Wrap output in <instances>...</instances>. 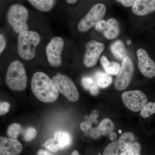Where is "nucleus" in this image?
Returning a JSON list of instances; mask_svg holds the SVG:
<instances>
[{"label": "nucleus", "mask_w": 155, "mask_h": 155, "mask_svg": "<svg viewBox=\"0 0 155 155\" xmlns=\"http://www.w3.org/2000/svg\"><path fill=\"white\" fill-rule=\"evenodd\" d=\"M92 122L90 121H86L82 122L80 125L81 129L84 131H86L91 128Z\"/></svg>", "instance_id": "31"}, {"label": "nucleus", "mask_w": 155, "mask_h": 155, "mask_svg": "<svg viewBox=\"0 0 155 155\" xmlns=\"http://www.w3.org/2000/svg\"><path fill=\"white\" fill-rule=\"evenodd\" d=\"M31 89L37 98L42 102H54L59 97V91L52 80L44 72H37L34 74Z\"/></svg>", "instance_id": "1"}, {"label": "nucleus", "mask_w": 155, "mask_h": 155, "mask_svg": "<svg viewBox=\"0 0 155 155\" xmlns=\"http://www.w3.org/2000/svg\"><path fill=\"white\" fill-rule=\"evenodd\" d=\"M132 10L138 16H144L153 13L155 11V0H136Z\"/></svg>", "instance_id": "13"}, {"label": "nucleus", "mask_w": 155, "mask_h": 155, "mask_svg": "<svg viewBox=\"0 0 155 155\" xmlns=\"http://www.w3.org/2000/svg\"><path fill=\"white\" fill-rule=\"evenodd\" d=\"M138 59V66L142 74L148 78H153L155 75V62L151 59L146 51L142 48L137 52Z\"/></svg>", "instance_id": "11"}, {"label": "nucleus", "mask_w": 155, "mask_h": 155, "mask_svg": "<svg viewBox=\"0 0 155 155\" xmlns=\"http://www.w3.org/2000/svg\"><path fill=\"white\" fill-rule=\"evenodd\" d=\"M141 147L138 143H134L130 144L125 150L121 154V155H140Z\"/></svg>", "instance_id": "23"}, {"label": "nucleus", "mask_w": 155, "mask_h": 155, "mask_svg": "<svg viewBox=\"0 0 155 155\" xmlns=\"http://www.w3.org/2000/svg\"><path fill=\"white\" fill-rule=\"evenodd\" d=\"M98 112L97 110L93 111L91 115L90 119L92 121H93L94 123H97L98 121L96 119V118L98 116Z\"/></svg>", "instance_id": "34"}, {"label": "nucleus", "mask_w": 155, "mask_h": 155, "mask_svg": "<svg viewBox=\"0 0 155 155\" xmlns=\"http://www.w3.org/2000/svg\"><path fill=\"white\" fill-rule=\"evenodd\" d=\"M33 7L38 11L48 12L54 8L57 0H27Z\"/></svg>", "instance_id": "16"}, {"label": "nucleus", "mask_w": 155, "mask_h": 155, "mask_svg": "<svg viewBox=\"0 0 155 155\" xmlns=\"http://www.w3.org/2000/svg\"><path fill=\"white\" fill-rule=\"evenodd\" d=\"M119 148L118 141L113 142L108 145L104 151L103 155H118Z\"/></svg>", "instance_id": "27"}, {"label": "nucleus", "mask_w": 155, "mask_h": 155, "mask_svg": "<svg viewBox=\"0 0 155 155\" xmlns=\"http://www.w3.org/2000/svg\"><path fill=\"white\" fill-rule=\"evenodd\" d=\"M7 43L5 36L2 34L0 33V55L6 48Z\"/></svg>", "instance_id": "30"}, {"label": "nucleus", "mask_w": 155, "mask_h": 155, "mask_svg": "<svg viewBox=\"0 0 155 155\" xmlns=\"http://www.w3.org/2000/svg\"><path fill=\"white\" fill-rule=\"evenodd\" d=\"M110 139L112 142L116 141L117 135L115 132H111L110 134Z\"/></svg>", "instance_id": "36"}, {"label": "nucleus", "mask_w": 155, "mask_h": 155, "mask_svg": "<svg viewBox=\"0 0 155 155\" xmlns=\"http://www.w3.org/2000/svg\"><path fill=\"white\" fill-rule=\"evenodd\" d=\"M90 135L91 137L94 139H98L101 137V133L98 127L93 128L90 132Z\"/></svg>", "instance_id": "32"}, {"label": "nucleus", "mask_w": 155, "mask_h": 155, "mask_svg": "<svg viewBox=\"0 0 155 155\" xmlns=\"http://www.w3.org/2000/svg\"><path fill=\"white\" fill-rule=\"evenodd\" d=\"M40 41L41 37L36 31L28 30L19 33L17 46L19 56L26 61L33 59L36 54V48Z\"/></svg>", "instance_id": "2"}, {"label": "nucleus", "mask_w": 155, "mask_h": 155, "mask_svg": "<svg viewBox=\"0 0 155 155\" xmlns=\"http://www.w3.org/2000/svg\"><path fill=\"white\" fill-rule=\"evenodd\" d=\"M117 2L121 3L122 5L125 7H131L136 0H116Z\"/></svg>", "instance_id": "33"}, {"label": "nucleus", "mask_w": 155, "mask_h": 155, "mask_svg": "<svg viewBox=\"0 0 155 155\" xmlns=\"http://www.w3.org/2000/svg\"><path fill=\"white\" fill-rule=\"evenodd\" d=\"M111 51L114 56L117 59L123 60L127 57V52L124 43L121 40H118L114 43L111 46Z\"/></svg>", "instance_id": "17"}, {"label": "nucleus", "mask_w": 155, "mask_h": 155, "mask_svg": "<svg viewBox=\"0 0 155 155\" xmlns=\"http://www.w3.org/2000/svg\"><path fill=\"white\" fill-rule=\"evenodd\" d=\"M5 81L12 90L20 91L25 90L27 86V77L24 64L18 61L12 62L8 68Z\"/></svg>", "instance_id": "3"}, {"label": "nucleus", "mask_w": 155, "mask_h": 155, "mask_svg": "<svg viewBox=\"0 0 155 155\" xmlns=\"http://www.w3.org/2000/svg\"><path fill=\"white\" fill-rule=\"evenodd\" d=\"M58 91L70 102L77 101L79 94L75 84L67 75L58 73L52 78Z\"/></svg>", "instance_id": "6"}, {"label": "nucleus", "mask_w": 155, "mask_h": 155, "mask_svg": "<svg viewBox=\"0 0 155 155\" xmlns=\"http://www.w3.org/2000/svg\"><path fill=\"white\" fill-rule=\"evenodd\" d=\"M106 7L104 4H97L90 9L78 25V29L81 32H86L96 25L104 17Z\"/></svg>", "instance_id": "5"}, {"label": "nucleus", "mask_w": 155, "mask_h": 155, "mask_svg": "<svg viewBox=\"0 0 155 155\" xmlns=\"http://www.w3.org/2000/svg\"><path fill=\"white\" fill-rule=\"evenodd\" d=\"M86 49L84 64L85 67L90 68L97 63L101 54L105 49V45L100 42L91 41L86 45Z\"/></svg>", "instance_id": "10"}, {"label": "nucleus", "mask_w": 155, "mask_h": 155, "mask_svg": "<svg viewBox=\"0 0 155 155\" xmlns=\"http://www.w3.org/2000/svg\"><path fill=\"white\" fill-rule=\"evenodd\" d=\"M98 128L101 134L103 136H105L110 134L114 130L115 126L110 119H105L101 122Z\"/></svg>", "instance_id": "21"}, {"label": "nucleus", "mask_w": 155, "mask_h": 155, "mask_svg": "<svg viewBox=\"0 0 155 155\" xmlns=\"http://www.w3.org/2000/svg\"><path fill=\"white\" fill-rule=\"evenodd\" d=\"M72 155H79V153L78 152V151L77 150H74V151L72 152V153H71V154Z\"/></svg>", "instance_id": "38"}, {"label": "nucleus", "mask_w": 155, "mask_h": 155, "mask_svg": "<svg viewBox=\"0 0 155 155\" xmlns=\"http://www.w3.org/2000/svg\"><path fill=\"white\" fill-rule=\"evenodd\" d=\"M23 131V128L19 123H14L11 124L8 127L7 135L11 138L17 139L19 136Z\"/></svg>", "instance_id": "22"}, {"label": "nucleus", "mask_w": 155, "mask_h": 155, "mask_svg": "<svg viewBox=\"0 0 155 155\" xmlns=\"http://www.w3.org/2000/svg\"><path fill=\"white\" fill-rule=\"evenodd\" d=\"M134 138L135 137L132 132H125L123 134L118 140L119 150L122 151L125 150L127 147L132 143Z\"/></svg>", "instance_id": "20"}, {"label": "nucleus", "mask_w": 155, "mask_h": 155, "mask_svg": "<svg viewBox=\"0 0 155 155\" xmlns=\"http://www.w3.org/2000/svg\"><path fill=\"white\" fill-rule=\"evenodd\" d=\"M64 46V40L60 37L52 38L47 46L46 54L48 62L52 67H58L62 64V53Z\"/></svg>", "instance_id": "8"}, {"label": "nucleus", "mask_w": 155, "mask_h": 155, "mask_svg": "<svg viewBox=\"0 0 155 155\" xmlns=\"http://www.w3.org/2000/svg\"><path fill=\"white\" fill-rule=\"evenodd\" d=\"M82 86L85 89L90 90L92 87L97 86L95 77L94 76H85L81 79Z\"/></svg>", "instance_id": "25"}, {"label": "nucleus", "mask_w": 155, "mask_h": 155, "mask_svg": "<svg viewBox=\"0 0 155 155\" xmlns=\"http://www.w3.org/2000/svg\"><path fill=\"white\" fill-rule=\"evenodd\" d=\"M45 148L53 153H57L59 150L58 144L54 138H51L46 141L44 144Z\"/></svg>", "instance_id": "28"}, {"label": "nucleus", "mask_w": 155, "mask_h": 155, "mask_svg": "<svg viewBox=\"0 0 155 155\" xmlns=\"http://www.w3.org/2000/svg\"><path fill=\"white\" fill-rule=\"evenodd\" d=\"M134 65L131 59L126 57L122 60V66L115 81L114 86L118 91L127 88L132 80L134 72Z\"/></svg>", "instance_id": "7"}, {"label": "nucleus", "mask_w": 155, "mask_h": 155, "mask_svg": "<svg viewBox=\"0 0 155 155\" xmlns=\"http://www.w3.org/2000/svg\"><path fill=\"white\" fill-rule=\"evenodd\" d=\"M37 155H52V154L51 153L49 152L48 151L45 150H40L38 151V152L37 153Z\"/></svg>", "instance_id": "35"}, {"label": "nucleus", "mask_w": 155, "mask_h": 155, "mask_svg": "<svg viewBox=\"0 0 155 155\" xmlns=\"http://www.w3.org/2000/svg\"><path fill=\"white\" fill-rule=\"evenodd\" d=\"M119 134H121L122 132V131L121 130H119Z\"/></svg>", "instance_id": "40"}, {"label": "nucleus", "mask_w": 155, "mask_h": 155, "mask_svg": "<svg viewBox=\"0 0 155 155\" xmlns=\"http://www.w3.org/2000/svg\"><path fill=\"white\" fill-rule=\"evenodd\" d=\"M155 113V104L150 102L142 109L140 116L143 118L149 117Z\"/></svg>", "instance_id": "24"}, {"label": "nucleus", "mask_w": 155, "mask_h": 155, "mask_svg": "<svg viewBox=\"0 0 155 155\" xmlns=\"http://www.w3.org/2000/svg\"><path fill=\"white\" fill-rule=\"evenodd\" d=\"M131 42L130 40H128L127 42V45H130L131 44Z\"/></svg>", "instance_id": "39"}, {"label": "nucleus", "mask_w": 155, "mask_h": 155, "mask_svg": "<svg viewBox=\"0 0 155 155\" xmlns=\"http://www.w3.org/2000/svg\"><path fill=\"white\" fill-rule=\"evenodd\" d=\"M122 99L125 105L135 112L141 111L148 101L147 96L139 90L125 92L122 95Z\"/></svg>", "instance_id": "9"}, {"label": "nucleus", "mask_w": 155, "mask_h": 155, "mask_svg": "<svg viewBox=\"0 0 155 155\" xmlns=\"http://www.w3.org/2000/svg\"><path fill=\"white\" fill-rule=\"evenodd\" d=\"M37 135L36 129L33 127H28L23 131V138L25 141L30 142L33 140Z\"/></svg>", "instance_id": "26"}, {"label": "nucleus", "mask_w": 155, "mask_h": 155, "mask_svg": "<svg viewBox=\"0 0 155 155\" xmlns=\"http://www.w3.org/2000/svg\"><path fill=\"white\" fill-rule=\"evenodd\" d=\"M104 36L109 40L114 39L119 36L120 32L119 23L117 20L111 18L106 21L104 27L102 30Z\"/></svg>", "instance_id": "14"}, {"label": "nucleus", "mask_w": 155, "mask_h": 155, "mask_svg": "<svg viewBox=\"0 0 155 155\" xmlns=\"http://www.w3.org/2000/svg\"><path fill=\"white\" fill-rule=\"evenodd\" d=\"M101 62L104 69L107 73L110 75H117L120 69V66L116 62H110L106 57L103 56L101 59Z\"/></svg>", "instance_id": "18"}, {"label": "nucleus", "mask_w": 155, "mask_h": 155, "mask_svg": "<svg viewBox=\"0 0 155 155\" xmlns=\"http://www.w3.org/2000/svg\"><path fill=\"white\" fill-rule=\"evenodd\" d=\"M7 20L16 33L28 30L27 24L29 14L27 9L22 5H12L7 12Z\"/></svg>", "instance_id": "4"}, {"label": "nucleus", "mask_w": 155, "mask_h": 155, "mask_svg": "<svg viewBox=\"0 0 155 155\" xmlns=\"http://www.w3.org/2000/svg\"><path fill=\"white\" fill-rule=\"evenodd\" d=\"M95 77L97 85L101 88L108 87L113 82V78L111 75L104 72H97Z\"/></svg>", "instance_id": "19"}, {"label": "nucleus", "mask_w": 155, "mask_h": 155, "mask_svg": "<svg viewBox=\"0 0 155 155\" xmlns=\"http://www.w3.org/2000/svg\"><path fill=\"white\" fill-rule=\"evenodd\" d=\"M11 105L7 102L0 101V116L5 115L11 108Z\"/></svg>", "instance_id": "29"}, {"label": "nucleus", "mask_w": 155, "mask_h": 155, "mask_svg": "<svg viewBox=\"0 0 155 155\" xmlns=\"http://www.w3.org/2000/svg\"><path fill=\"white\" fill-rule=\"evenodd\" d=\"M22 150V144L17 139L0 137V155H18Z\"/></svg>", "instance_id": "12"}, {"label": "nucleus", "mask_w": 155, "mask_h": 155, "mask_svg": "<svg viewBox=\"0 0 155 155\" xmlns=\"http://www.w3.org/2000/svg\"><path fill=\"white\" fill-rule=\"evenodd\" d=\"M78 0H66V2L69 4H74L77 2Z\"/></svg>", "instance_id": "37"}, {"label": "nucleus", "mask_w": 155, "mask_h": 155, "mask_svg": "<svg viewBox=\"0 0 155 155\" xmlns=\"http://www.w3.org/2000/svg\"><path fill=\"white\" fill-rule=\"evenodd\" d=\"M59 150H63L69 147L72 142V136L68 132L58 131L54 134Z\"/></svg>", "instance_id": "15"}]
</instances>
